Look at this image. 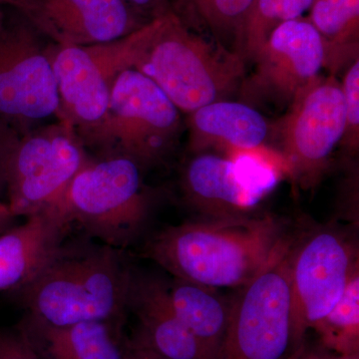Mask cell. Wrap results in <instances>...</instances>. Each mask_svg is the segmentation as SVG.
<instances>
[{"instance_id":"23","label":"cell","mask_w":359,"mask_h":359,"mask_svg":"<svg viewBox=\"0 0 359 359\" xmlns=\"http://www.w3.org/2000/svg\"><path fill=\"white\" fill-rule=\"evenodd\" d=\"M198 13L218 36L238 35L252 0H193Z\"/></svg>"},{"instance_id":"28","label":"cell","mask_w":359,"mask_h":359,"mask_svg":"<svg viewBox=\"0 0 359 359\" xmlns=\"http://www.w3.org/2000/svg\"><path fill=\"white\" fill-rule=\"evenodd\" d=\"M123 359H166L156 353L149 347L132 340L127 344Z\"/></svg>"},{"instance_id":"1","label":"cell","mask_w":359,"mask_h":359,"mask_svg":"<svg viewBox=\"0 0 359 359\" xmlns=\"http://www.w3.org/2000/svg\"><path fill=\"white\" fill-rule=\"evenodd\" d=\"M289 235L271 215L200 218L167 226L146 247V256L174 278L211 289L244 287Z\"/></svg>"},{"instance_id":"32","label":"cell","mask_w":359,"mask_h":359,"mask_svg":"<svg viewBox=\"0 0 359 359\" xmlns=\"http://www.w3.org/2000/svg\"><path fill=\"white\" fill-rule=\"evenodd\" d=\"M330 359H359V353L351 354H330Z\"/></svg>"},{"instance_id":"14","label":"cell","mask_w":359,"mask_h":359,"mask_svg":"<svg viewBox=\"0 0 359 359\" xmlns=\"http://www.w3.org/2000/svg\"><path fill=\"white\" fill-rule=\"evenodd\" d=\"M9 7L58 46L113 41L148 22L124 0H11Z\"/></svg>"},{"instance_id":"3","label":"cell","mask_w":359,"mask_h":359,"mask_svg":"<svg viewBox=\"0 0 359 359\" xmlns=\"http://www.w3.org/2000/svg\"><path fill=\"white\" fill-rule=\"evenodd\" d=\"M132 68L150 78L181 112L229 100L245 79V59L187 27L173 11L149 20Z\"/></svg>"},{"instance_id":"24","label":"cell","mask_w":359,"mask_h":359,"mask_svg":"<svg viewBox=\"0 0 359 359\" xmlns=\"http://www.w3.org/2000/svg\"><path fill=\"white\" fill-rule=\"evenodd\" d=\"M344 101V126L342 146L347 152L354 154L359 145V59L346 66L344 78L340 82Z\"/></svg>"},{"instance_id":"12","label":"cell","mask_w":359,"mask_h":359,"mask_svg":"<svg viewBox=\"0 0 359 359\" xmlns=\"http://www.w3.org/2000/svg\"><path fill=\"white\" fill-rule=\"evenodd\" d=\"M278 183L275 168L259 158L224 157L208 151L193 154L183 168L180 186L201 218H226L252 214Z\"/></svg>"},{"instance_id":"10","label":"cell","mask_w":359,"mask_h":359,"mask_svg":"<svg viewBox=\"0 0 359 359\" xmlns=\"http://www.w3.org/2000/svg\"><path fill=\"white\" fill-rule=\"evenodd\" d=\"M142 27L104 43L58 46L49 42L60 103L57 119L71 123L82 140L103 119L116 78L132 68Z\"/></svg>"},{"instance_id":"2","label":"cell","mask_w":359,"mask_h":359,"mask_svg":"<svg viewBox=\"0 0 359 359\" xmlns=\"http://www.w3.org/2000/svg\"><path fill=\"white\" fill-rule=\"evenodd\" d=\"M133 273L123 250L62 245L57 256L16 294L27 320L49 327L90 321L123 325Z\"/></svg>"},{"instance_id":"5","label":"cell","mask_w":359,"mask_h":359,"mask_svg":"<svg viewBox=\"0 0 359 359\" xmlns=\"http://www.w3.org/2000/svg\"><path fill=\"white\" fill-rule=\"evenodd\" d=\"M182 127L181 111L171 99L150 78L128 68L116 78L103 119L83 142L101 157L122 156L145 170L173 152Z\"/></svg>"},{"instance_id":"11","label":"cell","mask_w":359,"mask_h":359,"mask_svg":"<svg viewBox=\"0 0 359 359\" xmlns=\"http://www.w3.org/2000/svg\"><path fill=\"white\" fill-rule=\"evenodd\" d=\"M276 127V143L294 181L313 188L330 167L346 126L341 85L320 75L295 95Z\"/></svg>"},{"instance_id":"20","label":"cell","mask_w":359,"mask_h":359,"mask_svg":"<svg viewBox=\"0 0 359 359\" xmlns=\"http://www.w3.org/2000/svg\"><path fill=\"white\" fill-rule=\"evenodd\" d=\"M308 20L325 41L332 75L358 58L359 0H313Z\"/></svg>"},{"instance_id":"26","label":"cell","mask_w":359,"mask_h":359,"mask_svg":"<svg viewBox=\"0 0 359 359\" xmlns=\"http://www.w3.org/2000/svg\"><path fill=\"white\" fill-rule=\"evenodd\" d=\"M20 139V134L0 119V196L6 192L9 163Z\"/></svg>"},{"instance_id":"18","label":"cell","mask_w":359,"mask_h":359,"mask_svg":"<svg viewBox=\"0 0 359 359\" xmlns=\"http://www.w3.org/2000/svg\"><path fill=\"white\" fill-rule=\"evenodd\" d=\"M121 327L107 321L49 327L27 320L23 330L47 359H123L127 344Z\"/></svg>"},{"instance_id":"16","label":"cell","mask_w":359,"mask_h":359,"mask_svg":"<svg viewBox=\"0 0 359 359\" xmlns=\"http://www.w3.org/2000/svg\"><path fill=\"white\" fill-rule=\"evenodd\" d=\"M128 309L138 320L139 344L166 359H212L175 313L163 278L133 273Z\"/></svg>"},{"instance_id":"15","label":"cell","mask_w":359,"mask_h":359,"mask_svg":"<svg viewBox=\"0 0 359 359\" xmlns=\"http://www.w3.org/2000/svg\"><path fill=\"white\" fill-rule=\"evenodd\" d=\"M70 224L55 208L0 235V292H20L57 256Z\"/></svg>"},{"instance_id":"9","label":"cell","mask_w":359,"mask_h":359,"mask_svg":"<svg viewBox=\"0 0 359 359\" xmlns=\"http://www.w3.org/2000/svg\"><path fill=\"white\" fill-rule=\"evenodd\" d=\"M59 108L49 42L14 11L0 27V119L22 136Z\"/></svg>"},{"instance_id":"4","label":"cell","mask_w":359,"mask_h":359,"mask_svg":"<svg viewBox=\"0 0 359 359\" xmlns=\"http://www.w3.org/2000/svg\"><path fill=\"white\" fill-rule=\"evenodd\" d=\"M142 172L122 156L92 158L52 208L101 244L124 250L140 237L154 209Z\"/></svg>"},{"instance_id":"19","label":"cell","mask_w":359,"mask_h":359,"mask_svg":"<svg viewBox=\"0 0 359 359\" xmlns=\"http://www.w3.org/2000/svg\"><path fill=\"white\" fill-rule=\"evenodd\" d=\"M167 294L175 313L212 359H217L230 320L233 297L218 290L174 278L167 282Z\"/></svg>"},{"instance_id":"8","label":"cell","mask_w":359,"mask_h":359,"mask_svg":"<svg viewBox=\"0 0 359 359\" xmlns=\"http://www.w3.org/2000/svg\"><path fill=\"white\" fill-rule=\"evenodd\" d=\"M358 269V242L341 229L321 226L294 238L290 264L292 351L334 308Z\"/></svg>"},{"instance_id":"22","label":"cell","mask_w":359,"mask_h":359,"mask_svg":"<svg viewBox=\"0 0 359 359\" xmlns=\"http://www.w3.org/2000/svg\"><path fill=\"white\" fill-rule=\"evenodd\" d=\"M313 330L325 351L334 354L359 353V269L351 276L339 301Z\"/></svg>"},{"instance_id":"17","label":"cell","mask_w":359,"mask_h":359,"mask_svg":"<svg viewBox=\"0 0 359 359\" xmlns=\"http://www.w3.org/2000/svg\"><path fill=\"white\" fill-rule=\"evenodd\" d=\"M188 150L191 154L212 149L254 150L271 134V125L261 112L244 102L219 100L189 113Z\"/></svg>"},{"instance_id":"21","label":"cell","mask_w":359,"mask_h":359,"mask_svg":"<svg viewBox=\"0 0 359 359\" xmlns=\"http://www.w3.org/2000/svg\"><path fill=\"white\" fill-rule=\"evenodd\" d=\"M313 0H252L238 33L237 51L252 60L269 34L283 23L301 18Z\"/></svg>"},{"instance_id":"6","label":"cell","mask_w":359,"mask_h":359,"mask_svg":"<svg viewBox=\"0 0 359 359\" xmlns=\"http://www.w3.org/2000/svg\"><path fill=\"white\" fill-rule=\"evenodd\" d=\"M287 235L264 268L233 297L217 359H285L292 353L290 252Z\"/></svg>"},{"instance_id":"13","label":"cell","mask_w":359,"mask_h":359,"mask_svg":"<svg viewBox=\"0 0 359 359\" xmlns=\"http://www.w3.org/2000/svg\"><path fill=\"white\" fill-rule=\"evenodd\" d=\"M252 61L254 72L241 86L243 97L289 106L301 90L320 76L327 49L318 30L308 18H301L276 27Z\"/></svg>"},{"instance_id":"7","label":"cell","mask_w":359,"mask_h":359,"mask_svg":"<svg viewBox=\"0 0 359 359\" xmlns=\"http://www.w3.org/2000/svg\"><path fill=\"white\" fill-rule=\"evenodd\" d=\"M91 160L76 129L65 120L23 134L7 172V204L14 216L27 218L54 207Z\"/></svg>"},{"instance_id":"30","label":"cell","mask_w":359,"mask_h":359,"mask_svg":"<svg viewBox=\"0 0 359 359\" xmlns=\"http://www.w3.org/2000/svg\"><path fill=\"white\" fill-rule=\"evenodd\" d=\"M15 219L7 202L0 199V235L15 226Z\"/></svg>"},{"instance_id":"29","label":"cell","mask_w":359,"mask_h":359,"mask_svg":"<svg viewBox=\"0 0 359 359\" xmlns=\"http://www.w3.org/2000/svg\"><path fill=\"white\" fill-rule=\"evenodd\" d=\"M330 351H325L323 347H311L304 341L285 359H330Z\"/></svg>"},{"instance_id":"27","label":"cell","mask_w":359,"mask_h":359,"mask_svg":"<svg viewBox=\"0 0 359 359\" xmlns=\"http://www.w3.org/2000/svg\"><path fill=\"white\" fill-rule=\"evenodd\" d=\"M141 14L151 13L152 18H158L169 11L167 0H124Z\"/></svg>"},{"instance_id":"31","label":"cell","mask_w":359,"mask_h":359,"mask_svg":"<svg viewBox=\"0 0 359 359\" xmlns=\"http://www.w3.org/2000/svg\"><path fill=\"white\" fill-rule=\"evenodd\" d=\"M11 0H0V27L4 25L6 18V8L11 6Z\"/></svg>"},{"instance_id":"25","label":"cell","mask_w":359,"mask_h":359,"mask_svg":"<svg viewBox=\"0 0 359 359\" xmlns=\"http://www.w3.org/2000/svg\"><path fill=\"white\" fill-rule=\"evenodd\" d=\"M0 359H39L23 328L0 332Z\"/></svg>"}]
</instances>
